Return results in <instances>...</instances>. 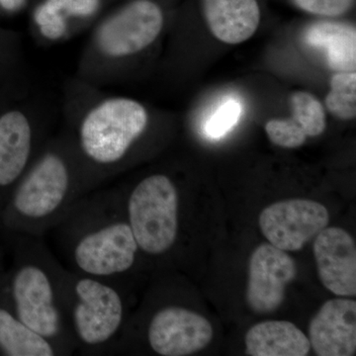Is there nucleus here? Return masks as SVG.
<instances>
[{"label":"nucleus","instance_id":"1","mask_svg":"<svg viewBox=\"0 0 356 356\" xmlns=\"http://www.w3.org/2000/svg\"><path fill=\"white\" fill-rule=\"evenodd\" d=\"M60 113L93 191L132 163L152 124V114L143 103L105 92L74 76L65 83Z\"/></svg>","mask_w":356,"mask_h":356},{"label":"nucleus","instance_id":"2","mask_svg":"<svg viewBox=\"0 0 356 356\" xmlns=\"http://www.w3.org/2000/svg\"><path fill=\"white\" fill-rule=\"evenodd\" d=\"M50 233L74 273L125 286L139 266L142 254L115 184L86 194Z\"/></svg>","mask_w":356,"mask_h":356},{"label":"nucleus","instance_id":"3","mask_svg":"<svg viewBox=\"0 0 356 356\" xmlns=\"http://www.w3.org/2000/svg\"><path fill=\"white\" fill-rule=\"evenodd\" d=\"M93 188L72 136L64 127L49 138L0 214L10 233L44 238Z\"/></svg>","mask_w":356,"mask_h":356},{"label":"nucleus","instance_id":"4","mask_svg":"<svg viewBox=\"0 0 356 356\" xmlns=\"http://www.w3.org/2000/svg\"><path fill=\"white\" fill-rule=\"evenodd\" d=\"M11 234L15 235V261L3 280L14 312L33 331L51 341L60 356L74 355L76 344L63 305L65 266L44 238Z\"/></svg>","mask_w":356,"mask_h":356},{"label":"nucleus","instance_id":"5","mask_svg":"<svg viewBox=\"0 0 356 356\" xmlns=\"http://www.w3.org/2000/svg\"><path fill=\"white\" fill-rule=\"evenodd\" d=\"M165 26L163 8L154 0H132L105 14L91 28L74 76L102 88L122 83Z\"/></svg>","mask_w":356,"mask_h":356},{"label":"nucleus","instance_id":"6","mask_svg":"<svg viewBox=\"0 0 356 356\" xmlns=\"http://www.w3.org/2000/svg\"><path fill=\"white\" fill-rule=\"evenodd\" d=\"M63 305L76 353L115 355L129 321L125 286L64 268Z\"/></svg>","mask_w":356,"mask_h":356},{"label":"nucleus","instance_id":"7","mask_svg":"<svg viewBox=\"0 0 356 356\" xmlns=\"http://www.w3.org/2000/svg\"><path fill=\"white\" fill-rule=\"evenodd\" d=\"M140 254L163 257L179 233V192L170 175L154 172L130 186H117Z\"/></svg>","mask_w":356,"mask_h":356},{"label":"nucleus","instance_id":"8","mask_svg":"<svg viewBox=\"0 0 356 356\" xmlns=\"http://www.w3.org/2000/svg\"><path fill=\"white\" fill-rule=\"evenodd\" d=\"M55 112L46 98L0 112V214L7 199L54 134Z\"/></svg>","mask_w":356,"mask_h":356},{"label":"nucleus","instance_id":"9","mask_svg":"<svg viewBox=\"0 0 356 356\" xmlns=\"http://www.w3.org/2000/svg\"><path fill=\"white\" fill-rule=\"evenodd\" d=\"M144 332L149 350L161 356L193 355L207 346L213 337L209 321L173 304L154 311Z\"/></svg>","mask_w":356,"mask_h":356},{"label":"nucleus","instance_id":"10","mask_svg":"<svg viewBox=\"0 0 356 356\" xmlns=\"http://www.w3.org/2000/svg\"><path fill=\"white\" fill-rule=\"evenodd\" d=\"M330 222L327 208L316 201L290 199L262 211L259 227L271 245L284 252H298Z\"/></svg>","mask_w":356,"mask_h":356},{"label":"nucleus","instance_id":"11","mask_svg":"<svg viewBox=\"0 0 356 356\" xmlns=\"http://www.w3.org/2000/svg\"><path fill=\"white\" fill-rule=\"evenodd\" d=\"M297 266L284 250L271 243L255 248L248 266L247 301L257 314H268L282 305L288 284L295 280Z\"/></svg>","mask_w":356,"mask_h":356},{"label":"nucleus","instance_id":"12","mask_svg":"<svg viewBox=\"0 0 356 356\" xmlns=\"http://www.w3.org/2000/svg\"><path fill=\"white\" fill-rule=\"evenodd\" d=\"M103 0H43L31 17L33 38L41 46L65 43L99 20Z\"/></svg>","mask_w":356,"mask_h":356},{"label":"nucleus","instance_id":"13","mask_svg":"<svg viewBox=\"0 0 356 356\" xmlns=\"http://www.w3.org/2000/svg\"><path fill=\"white\" fill-rule=\"evenodd\" d=\"M314 254L318 277L337 296L356 295V247L353 236L341 228H325L316 236Z\"/></svg>","mask_w":356,"mask_h":356},{"label":"nucleus","instance_id":"14","mask_svg":"<svg viewBox=\"0 0 356 356\" xmlns=\"http://www.w3.org/2000/svg\"><path fill=\"white\" fill-rule=\"evenodd\" d=\"M311 348L320 356H351L356 351V302H325L309 327Z\"/></svg>","mask_w":356,"mask_h":356},{"label":"nucleus","instance_id":"15","mask_svg":"<svg viewBox=\"0 0 356 356\" xmlns=\"http://www.w3.org/2000/svg\"><path fill=\"white\" fill-rule=\"evenodd\" d=\"M206 22L222 43H243L259 28L261 11L257 0H202Z\"/></svg>","mask_w":356,"mask_h":356},{"label":"nucleus","instance_id":"16","mask_svg":"<svg viewBox=\"0 0 356 356\" xmlns=\"http://www.w3.org/2000/svg\"><path fill=\"white\" fill-rule=\"evenodd\" d=\"M0 353L7 356H60L51 341L33 331L16 315L0 280Z\"/></svg>","mask_w":356,"mask_h":356},{"label":"nucleus","instance_id":"17","mask_svg":"<svg viewBox=\"0 0 356 356\" xmlns=\"http://www.w3.org/2000/svg\"><path fill=\"white\" fill-rule=\"evenodd\" d=\"M245 346L252 356H305L311 350L308 337L287 321H268L250 327Z\"/></svg>","mask_w":356,"mask_h":356},{"label":"nucleus","instance_id":"18","mask_svg":"<svg viewBox=\"0 0 356 356\" xmlns=\"http://www.w3.org/2000/svg\"><path fill=\"white\" fill-rule=\"evenodd\" d=\"M308 42L324 49L330 64L344 72L355 70V28L343 23L320 22L312 26Z\"/></svg>","mask_w":356,"mask_h":356},{"label":"nucleus","instance_id":"19","mask_svg":"<svg viewBox=\"0 0 356 356\" xmlns=\"http://www.w3.org/2000/svg\"><path fill=\"white\" fill-rule=\"evenodd\" d=\"M331 91L325 97L327 108L334 116L350 120L356 116V74L343 72L331 79Z\"/></svg>","mask_w":356,"mask_h":356},{"label":"nucleus","instance_id":"20","mask_svg":"<svg viewBox=\"0 0 356 356\" xmlns=\"http://www.w3.org/2000/svg\"><path fill=\"white\" fill-rule=\"evenodd\" d=\"M292 119L307 137H318L327 127L324 107L317 98L305 91H297L291 96Z\"/></svg>","mask_w":356,"mask_h":356},{"label":"nucleus","instance_id":"21","mask_svg":"<svg viewBox=\"0 0 356 356\" xmlns=\"http://www.w3.org/2000/svg\"><path fill=\"white\" fill-rule=\"evenodd\" d=\"M266 132L276 146L297 149L305 144L307 136L293 119H273L267 122Z\"/></svg>","mask_w":356,"mask_h":356},{"label":"nucleus","instance_id":"22","mask_svg":"<svg viewBox=\"0 0 356 356\" xmlns=\"http://www.w3.org/2000/svg\"><path fill=\"white\" fill-rule=\"evenodd\" d=\"M355 0H294L295 4L306 13L316 15H343L353 6Z\"/></svg>","mask_w":356,"mask_h":356},{"label":"nucleus","instance_id":"23","mask_svg":"<svg viewBox=\"0 0 356 356\" xmlns=\"http://www.w3.org/2000/svg\"><path fill=\"white\" fill-rule=\"evenodd\" d=\"M238 115H240V107L236 102H229L222 105L208 123V134L213 138L225 135L235 125Z\"/></svg>","mask_w":356,"mask_h":356},{"label":"nucleus","instance_id":"24","mask_svg":"<svg viewBox=\"0 0 356 356\" xmlns=\"http://www.w3.org/2000/svg\"><path fill=\"white\" fill-rule=\"evenodd\" d=\"M28 0H0V8L7 13H17L27 6Z\"/></svg>","mask_w":356,"mask_h":356},{"label":"nucleus","instance_id":"25","mask_svg":"<svg viewBox=\"0 0 356 356\" xmlns=\"http://www.w3.org/2000/svg\"><path fill=\"white\" fill-rule=\"evenodd\" d=\"M2 278V275H1V273H0V280H1Z\"/></svg>","mask_w":356,"mask_h":356}]
</instances>
